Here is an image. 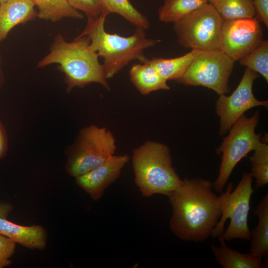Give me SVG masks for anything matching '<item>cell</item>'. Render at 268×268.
Segmentation results:
<instances>
[{"label": "cell", "mask_w": 268, "mask_h": 268, "mask_svg": "<svg viewBox=\"0 0 268 268\" xmlns=\"http://www.w3.org/2000/svg\"><path fill=\"white\" fill-rule=\"evenodd\" d=\"M2 57L0 54V89L5 82V76L2 67Z\"/></svg>", "instance_id": "obj_30"}, {"label": "cell", "mask_w": 268, "mask_h": 268, "mask_svg": "<svg viewBox=\"0 0 268 268\" xmlns=\"http://www.w3.org/2000/svg\"><path fill=\"white\" fill-rule=\"evenodd\" d=\"M74 8L83 12L87 18L98 17L101 13L99 0H67Z\"/></svg>", "instance_id": "obj_25"}, {"label": "cell", "mask_w": 268, "mask_h": 268, "mask_svg": "<svg viewBox=\"0 0 268 268\" xmlns=\"http://www.w3.org/2000/svg\"><path fill=\"white\" fill-rule=\"evenodd\" d=\"M264 41L258 19L223 20L219 49L234 62L259 47Z\"/></svg>", "instance_id": "obj_11"}, {"label": "cell", "mask_w": 268, "mask_h": 268, "mask_svg": "<svg viewBox=\"0 0 268 268\" xmlns=\"http://www.w3.org/2000/svg\"><path fill=\"white\" fill-rule=\"evenodd\" d=\"M223 20L255 17L256 11L251 0H207Z\"/></svg>", "instance_id": "obj_22"}, {"label": "cell", "mask_w": 268, "mask_h": 268, "mask_svg": "<svg viewBox=\"0 0 268 268\" xmlns=\"http://www.w3.org/2000/svg\"><path fill=\"white\" fill-rule=\"evenodd\" d=\"M8 147V136L2 123L0 121V159L6 155Z\"/></svg>", "instance_id": "obj_28"}, {"label": "cell", "mask_w": 268, "mask_h": 268, "mask_svg": "<svg viewBox=\"0 0 268 268\" xmlns=\"http://www.w3.org/2000/svg\"><path fill=\"white\" fill-rule=\"evenodd\" d=\"M101 12L108 14L115 13L119 14L136 27L146 30L150 26L147 17L140 12L130 0H99Z\"/></svg>", "instance_id": "obj_20"}, {"label": "cell", "mask_w": 268, "mask_h": 268, "mask_svg": "<svg viewBox=\"0 0 268 268\" xmlns=\"http://www.w3.org/2000/svg\"><path fill=\"white\" fill-rule=\"evenodd\" d=\"M240 64L260 73L268 81V41L264 40L261 44L241 59Z\"/></svg>", "instance_id": "obj_24"}, {"label": "cell", "mask_w": 268, "mask_h": 268, "mask_svg": "<svg viewBox=\"0 0 268 268\" xmlns=\"http://www.w3.org/2000/svg\"><path fill=\"white\" fill-rule=\"evenodd\" d=\"M220 245H212L211 251L216 263L223 268H263L266 265L262 259L249 253H241L236 250L229 248L225 241L218 237Z\"/></svg>", "instance_id": "obj_16"}, {"label": "cell", "mask_w": 268, "mask_h": 268, "mask_svg": "<svg viewBox=\"0 0 268 268\" xmlns=\"http://www.w3.org/2000/svg\"><path fill=\"white\" fill-rule=\"evenodd\" d=\"M0 235L30 249L42 250L47 245V231L39 225L23 226L0 217Z\"/></svg>", "instance_id": "obj_14"}, {"label": "cell", "mask_w": 268, "mask_h": 268, "mask_svg": "<svg viewBox=\"0 0 268 268\" xmlns=\"http://www.w3.org/2000/svg\"><path fill=\"white\" fill-rule=\"evenodd\" d=\"M132 165L135 183L142 196H168L183 182L172 166L169 147L148 140L133 151Z\"/></svg>", "instance_id": "obj_4"}, {"label": "cell", "mask_w": 268, "mask_h": 268, "mask_svg": "<svg viewBox=\"0 0 268 268\" xmlns=\"http://www.w3.org/2000/svg\"><path fill=\"white\" fill-rule=\"evenodd\" d=\"M116 139L105 127L90 125L80 130L70 148L66 170L76 178L104 163L115 153Z\"/></svg>", "instance_id": "obj_5"}, {"label": "cell", "mask_w": 268, "mask_h": 268, "mask_svg": "<svg viewBox=\"0 0 268 268\" xmlns=\"http://www.w3.org/2000/svg\"><path fill=\"white\" fill-rule=\"evenodd\" d=\"M259 218L256 227L251 231L250 253L258 258L268 260V194L267 193L255 209Z\"/></svg>", "instance_id": "obj_17"}, {"label": "cell", "mask_w": 268, "mask_h": 268, "mask_svg": "<svg viewBox=\"0 0 268 268\" xmlns=\"http://www.w3.org/2000/svg\"><path fill=\"white\" fill-rule=\"evenodd\" d=\"M194 58V52L192 51L181 57L165 59L163 58H146L158 73L167 81H177L185 73Z\"/></svg>", "instance_id": "obj_19"}, {"label": "cell", "mask_w": 268, "mask_h": 268, "mask_svg": "<svg viewBox=\"0 0 268 268\" xmlns=\"http://www.w3.org/2000/svg\"><path fill=\"white\" fill-rule=\"evenodd\" d=\"M254 150V154L249 158L251 173L256 179V188L258 189L268 183V145L266 141H260Z\"/></svg>", "instance_id": "obj_23"}, {"label": "cell", "mask_w": 268, "mask_h": 268, "mask_svg": "<svg viewBox=\"0 0 268 268\" xmlns=\"http://www.w3.org/2000/svg\"><path fill=\"white\" fill-rule=\"evenodd\" d=\"M129 159L127 154H114L100 165L75 178L76 183L93 200L98 201L105 190L120 177Z\"/></svg>", "instance_id": "obj_12"}, {"label": "cell", "mask_w": 268, "mask_h": 268, "mask_svg": "<svg viewBox=\"0 0 268 268\" xmlns=\"http://www.w3.org/2000/svg\"><path fill=\"white\" fill-rule=\"evenodd\" d=\"M146 58L141 63L133 64L131 67V82L143 95L159 90H169L170 87L167 80L146 61Z\"/></svg>", "instance_id": "obj_15"}, {"label": "cell", "mask_w": 268, "mask_h": 268, "mask_svg": "<svg viewBox=\"0 0 268 268\" xmlns=\"http://www.w3.org/2000/svg\"><path fill=\"white\" fill-rule=\"evenodd\" d=\"M259 119L258 111L251 117L243 115L232 125L229 134L223 137L221 144L216 149L217 154H222L219 174L213 183L216 192H222L237 164L260 142L262 134L255 132Z\"/></svg>", "instance_id": "obj_6"}, {"label": "cell", "mask_w": 268, "mask_h": 268, "mask_svg": "<svg viewBox=\"0 0 268 268\" xmlns=\"http://www.w3.org/2000/svg\"><path fill=\"white\" fill-rule=\"evenodd\" d=\"M213 187L209 180L186 178L168 196L172 209L169 227L177 237L201 242L210 236L233 189L230 182L226 191L218 196Z\"/></svg>", "instance_id": "obj_1"}, {"label": "cell", "mask_w": 268, "mask_h": 268, "mask_svg": "<svg viewBox=\"0 0 268 268\" xmlns=\"http://www.w3.org/2000/svg\"><path fill=\"white\" fill-rule=\"evenodd\" d=\"M252 0V1H253V0Z\"/></svg>", "instance_id": "obj_32"}, {"label": "cell", "mask_w": 268, "mask_h": 268, "mask_svg": "<svg viewBox=\"0 0 268 268\" xmlns=\"http://www.w3.org/2000/svg\"><path fill=\"white\" fill-rule=\"evenodd\" d=\"M258 73L246 67L236 89L230 96L219 95L216 103V113L220 118L219 134H226L236 121L249 109L260 106L268 107V100L254 96L252 87Z\"/></svg>", "instance_id": "obj_10"}, {"label": "cell", "mask_w": 268, "mask_h": 268, "mask_svg": "<svg viewBox=\"0 0 268 268\" xmlns=\"http://www.w3.org/2000/svg\"><path fill=\"white\" fill-rule=\"evenodd\" d=\"M12 209V205L10 203L0 202V217L7 218Z\"/></svg>", "instance_id": "obj_29"}, {"label": "cell", "mask_w": 268, "mask_h": 268, "mask_svg": "<svg viewBox=\"0 0 268 268\" xmlns=\"http://www.w3.org/2000/svg\"><path fill=\"white\" fill-rule=\"evenodd\" d=\"M6 0H0V3L4 2V1H6Z\"/></svg>", "instance_id": "obj_31"}, {"label": "cell", "mask_w": 268, "mask_h": 268, "mask_svg": "<svg viewBox=\"0 0 268 268\" xmlns=\"http://www.w3.org/2000/svg\"><path fill=\"white\" fill-rule=\"evenodd\" d=\"M97 53L90 46L87 35L80 34L72 41H67L61 34L54 38L49 53L37 63L38 67H44L53 64L65 75L66 90L70 92L74 88H84L92 83H99L108 90V83L102 64Z\"/></svg>", "instance_id": "obj_2"}, {"label": "cell", "mask_w": 268, "mask_h": 268, "mask_svg": "<svg viewBox=\"0 0 268 268\" xmlns=\"http://www.w3.org/2000/svg\"><path fill=\"white\" fill-rule=\"evenodd\" d=\"M251 173H244L234 190L229 197L226 207L213 229L211 236L221 237L225 241L234 239L250 240L251 231L248 224L252 188Z\"/></svg>", "instance_id": "obj_9"}, {"label": "cell", "mask_w": 268, "mask_h": 268, "mask_svg": "<svg viewBox=\"0 0 268 268\" xmlns=\"http://www.w3.org/2000/svg\"><path fill=\"white\" fill-rule=\"evenodd\" d=\"M253 5L258 18L268 27V0H253Z\"/></svg>", "instance_id": "obj_27"}, {"label": "cell", "mask_w": 268, "mask_h": 268, "mask_svg": "<svg viewBox=\"0 0 268 268\" xmlns=\"http://www.w3.org/2000/svg\"><path fill=\"white\" fill-rule=\"evenodd\" d=\"M32 0L38 9L37 17L41 19L56 22L64 18H84L82 12L73 8L67 0Z\"/></svg>", "instance_id": "obj_18"}, {"label": "cell", "mask_w": 268, "mask_h": 268, "mask_svg": "<svg viewBox=\"0 0 268 268\" xmlns=\"http://www.w3.org/2000/svg\"><path fill=\"white\" fill-rule=\"evenodd\" d=\"M108 15L102 11L98 17L87 18L86 27L81 33L88 36L91 47L99 57L103 58L102 65L107 79L112 78L133 60L142 63L146 58L144 50L160 41L147 38L145 30L137 27L128 37L108 33L104 27Z\"/></svg>", "instance_id": "obj_3"}, {"label": "cell", "mask_w": 268, "mask_h": 268, "mask_svg": "<svg viewBox=\"0 0 268 268\" xmlns=\"http://www.w3.org/2000/svg\"><path fill=\"white\" fill-rule=\"evenodd\" d=\"M223 20L209 3L173 23L178 42L186 48L218 49Z\"/></svg>", "instance_id": "obj_8"}, {"label": "cell", "mask_w": 268, "mask_h": 268, "mask_svg": "<svg viewBox=\"0 0 268 268\" xmlns=\"http://www.w3.org/2000/svg\"><path fill=\"white\" fill-rule=\"evenodd\" d=\"M35 6L32 0H7L0 3V43L13 27L37 16Z\"/></svg>", "instance_id": "obj_13"}, {"label": "cell", "mask_w": 268, "mask_h": 268, "mask_svg": "<svg viewBox=\"0 0 268 268\" xmlns=\"http://www.w3.org/2000/svg\"><path fill=\"white\" fill-rule=\"evenodd\" d=\"M208 2L207 0H165L159 8V20L174 23Z\"/></svg>", "instance_id": "obj_21"}, {"label": "cell", "mask_w": 268, "mask_h": 268, "mask_svg": "<svg viewBox=\"0 0 268 268\" xmlns=\"http://www.w3.org/2000/svg\"><path fill=\"white\" fill-rule=\"evenodd\" d=\"M16 243L12 239L0 235V268L10 265L11 257L15 252Z\"/></svg>", "instance_id": "obj_26"}, {"label": "cell", "mask_w": 268, "mask_h": 268, "mask_svg": "<svg viewBox=\"0 0 268 268\" xmlns=\"http://www.w3.org/2000/svg\"><path fill=\"white\" fill-rule=\"evenodd\" d=\"M192 50L193 61L176 81L186 86L205 87L219 95L229 92V78L235 62L219 49Z\"/></svg>", "instance_id": "obj_7"}]
</instances>
